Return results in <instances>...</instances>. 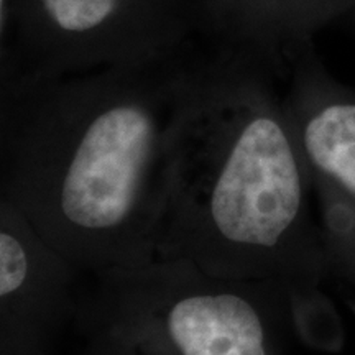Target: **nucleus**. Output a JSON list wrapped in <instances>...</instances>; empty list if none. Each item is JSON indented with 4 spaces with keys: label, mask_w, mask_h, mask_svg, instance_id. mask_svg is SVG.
Returning <instances> with one entry per match:
<instances>
[{
    "label": "nucleus",
    "mask_w": 355,
    "mask_h": 355,
    "mask_svg": "<svg viewBox=\"0 0 355 355\" xmlns=\"http://www.w3.org/2000/svg\"><path fill=\"white\" fill-rule=\"evenodd\" d=\"M199 38L209 48L247 53L286 79L301 53L337 20L355 17V0H196Z\"/></svg>",
    "instance_id": "423d86ee"
},
{
    "label": "nucleus",
    "mask_w": 355,
    "mask_h": 355,
    "mask_svg": "<svg viewBox=\"0 0 355 355\" xmlns=\"http://www.w3.org/2000/svg\"><path fill=\"white\" fill-rule=\"evenodd\" d=\"M74 319L115 350L158 355H273L278 327H296L279 288L159 259L83 273Z\"/></svg>",
    "instance_id": "7ed1b4c3"
},
{
    "label": "nucleus",
    "mask_w": 355,
    "mask_h": 355,
    "mask_svg": "<svg viewBox=\"0 0 355 355\" xmlns=\"http://www.w3.org/2000/svg\"><path fill=\"white\" fill-rule=\"evenodd\" d=\"M2 71L35 78L175 61L199 37L196 0H2Z\"/></svg>",
    "instance_id": "20e7f679"
},
{
    "label": "nucleus",
    "mask_w": 355,
    "mask_h": 355,
    "mask_svg": "<svg viewBox=\"0 0 355 355\" xmlns=\"http://www.w3.org/2000/svg\"><path fill=\"white\" fill-rule=\"evenodd\" d=\"M285 107L313 189L332 278L355 286V87L327 71L314 46L286 76Z\"/></svg>",
    "instance_id": "39448f33"
},
{
    "label": "nucleus",
    "mask_w": 355,
    "mask_h": 355,
    "mask_svg": "<svg viewBox=\"0 0 355 355\" xmlns=\"http://www.w3.org/2000/svg\"><path fill=\"white\" fill-rule=\"evenodd\" d=\"M279 78L247 53L186 58L168 132L155 259L277 286L306 336H340L303 153Z\"/></svg>",
    "instance_id": "f257e3e1"
},
{
    "label": "nucleus",
    "mask_w": 355,
    "mask_h": 355,
    "mask_svg": "<svg viewBox=\"0 0 355 355\" xmlns=\"http://www.w3.org/2000/svg\"><path fill=\"white\" fill-rule=\"evenodd\" d=\"M189 53L68 76L0 71V199L83 273L157 257L168 132Z\"/></svg>",
    "instance_id": "f03ea898"
}]
</instances>
